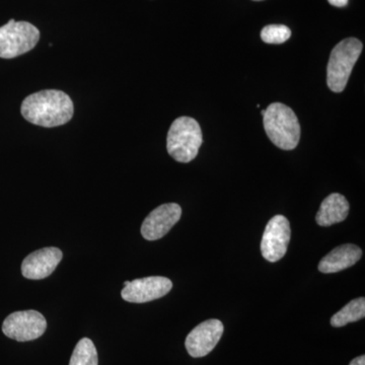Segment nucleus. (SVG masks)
I'll return each instance as SVG.
<instances>
[{
    "mask_svg": "<svg viewBox=\"0 0 365 365\" xmlns=\"http://www.w3.org/2000/svg\"><path fill=\"white\" fill-rule=\"evenodd\" d=\"M21 113L30 123L53 128L71 121L74 106L64 91L45 90L28 96L21 104Z\"/></svg>",
    "mask_w": 365,
    "mask_h": 365,
    "instance_id": "nucleus-1",
    "label": "nucleus"
},
{
    "mask_svg": "<svg viewBox=\"0 0 365 365\" xmlns=\"http://www.w3.org/2000/svg\"><path fill=\"white\" fill-rule=\"evenodd\" d=\"M264 129L274 145L283 150L297 148L300 139V124L292 108L282 103L269 105L263 115Z\"/></svg>",
    "mask_w": 365,
    "mask_h": 365,
    "instance_id": "nucleus-2",
    "label": "nucleus"
},
{
    "mask_svg": "<svg viewBox=\"0 0 365 365\" xmlns=\"http://www.w3.org/2000/svg\"><path fill=\"white\" fill-rule=\"evenodd\" d=\"M203 143L200 125L191 117H180L173 122L167 137V150L177 162H192Z\"/></svg>",
    "mask_w": 365,
    "mask_h": 365,
    "instance_id": "nucleus-3",
    "label": "nucleus"
},
{
    "mask_svg": "<svg viewBox=\"0 0 365 365\" xmlns=\"http://www.w3.org/2000/svg\"><path fill=\"white\" fill-rule=\"evenodd\" d=\"M362 48L361 41L356 38H347L333 48L327 66V85L334 93L345 90Z\"/></svg>",
    "mask_w": 365,
    "mask_h": 365,
    "instance_id": "nucleus-4",
    "label": "nucleus"
},
{
    "mask_svg": "<svg viewBox=\"0 0 365 365\" xmlns=\"http://www.w3.org/2000/svg\"><path fill=\"white\" fill-rule=\"evenodd\" d=\"M40 32L28 21L11 20L0 28V58L13 59L35 48Z\"/></svg>",
    "mask_w": 365,
    "mask_h": 365,
    "instance_id": "nucleus-5",
    "label": "nucleus"
},
{
    "mask_svg": "<svg viewBox=\"0 0 365 365\" xmlns=\"http://www.w3.org/2000/svg\"><path fill=\"white\" fill-rule=\"evenodd\" d=\"M47 329V321L39 312L21 311L9 314L2 324V332L6 337L26 342L40 338Z\"/></svg>",
    "mask_w": 365,
    "mask_h": 365,
    "instance_id": "nucleus-6",
    "label": "nucleus"
},
{
    "mask_svg": "<svg viewBox=\"0 0 365 365\" xmlns=\"http://www.w3.org/2000/svg\"><path fill=\"white\" fill-rule=\"evenodd\" d=\"M290 225L285 216L275 215L266 225L261 242L262 256L269 262L281 260L290 241Z\"/></svg>",
    "mask_w": 365,
    "mask_h": 365,
    "instance_id": "nucleus-7",
    "label": "nucleus"
},
{
    "mask_svg": "<svg viewBox=\"0 0 365 365\" xmlns=\"http://www.w3.org/2000/svg\"><path fill=\"white\" fill-rule=\"evenodd\" d=\"M225 327L220 319H211L195 327L187 336V351L194 359L206 356L220 342Z\"/></svg>",
    "mask_w": 365,
    "mask_h": 365,
    "instance_id": "nucleus-8",
    "label": "nucleus"
},
{
    "mask_svg": "<svg viewBox=\"0 0 365 365\" xmlns=\"http://www.w3.org/2000/svg\"><path fill=\"white\" fill-rule=\"evenodd\" d=\"M173 288L172 281L162 276H150L130 281L121 292L122 299L133 304H144L160 299L169 294Z\"/></svg>",
    "mask_w": 365,
    "mask_h": 365,
    "instance_id": "nucleus-9",
    "label": "nucleus"
},
{
    "mask_svg": "<svg viewBox=\"0 0 365 365\" xmlns=\"http://www.w3.org/2000/svg\"><path fill=\"white\" fill-rule=\"evenodd\" d=\"M182 215V208L177 203H167L151 211L141 225V235L148 241L162 239Z\"/></svg>",
    "mask_w": 365,
    "mask_h": 365,
    "instance_id": "nucleus-10",
    "label": "nucleus"
},
{
    "mask_svg": "<svg viewBox=\"0 0 365 365\" xmlns=\"http://www.w3.org/2000/svg\"><path fill=\"white\" fill-rule=\"evenodd\" d=\"M63 254L57 248H44L33 252L21 264V273L26 279H44L54 272Z\"/></svg>",
    "mask_w": 365,
    "mask_h": 365,
    "instance_id": "nucleus-11",
    "label": "nucleus"
},
{
    "mask_svg": "<svg viewBox=\"0 0 365 365\" xmlns=\"http://www.w3.org/2000/svg\"><path fill=\"white\" fill-rule=\"evenodd\" d=\"M361 256L362 251L359 247L352 244L342 245L322 259L319 270L327 274L340 272L356 264Z\"/></svg>",
    "mask_w": 365,
    "mask_h": 365,
    "instance_id": "nucleus-12",
    "label": "nucleus"
},
{
    "mask_svg": "<svg viewBox=\"0 0 365 365\" xmlns=\"http://www.w3.org/2000/svg\"><path fill=\"white\" fill-rule=\"evenodd\" d=\"M350 205L347 199L339 193H333L327 197L321 204L316 216L319 227H331L344 222L349 213Z\"/></svg>",
    "mask_w": 365,
    "mask_h": 365,
    "instance_id": "nucleus-13",
    "label": "nucleus"
},
{
    "mask_svg": "<svg viewBox=\"0 0 365 365\" xmlns=\"http://www.w3.org/2000/svg\"><path fill=\"white\" fill-rule=\"evenodd\" d=\"M365 316L364 297L353 299L349 304H346L337 314H334L331 319V325L335 328H341L349 323L360 321Z\"/></svg>",
    "mask_w": 365,
    "mask_h": 365,
    "instance_id": "nucleus-14",
    "label": "nucleus"
},
{
    "mask_svg": "<svg viewBox=\"0 0 365 365\" xmlns=\"http://www.w3.org/2000/svg\"><path fill=\"white\" fill-rule=\"evenodd\" d=\"M98 357L97 348L93 341L83 338L72 353L69 365H98Z\"/></svg>",
    "mask_w": 365,
    "mask_h": 365,
    "instance_id": "nucleus-15",
    "label": "nucleus"
},
{
    "mask_svg": "<svg viewBox=\"0 0 365 365\" xmlns=\"http://www.w3.org/2000/svg\"><path fill=\"white\" fill-rule=\"evenodd\" d=\"M292 37V31L284 25H269L264 26L261 39L267 44H282Z\"/></svg>",
    "mask_w": 365,
    "mask_h": 365,
    "instance_id": "nucleus-16",
    "label": "nucleus"
},
{
    "mask_svg": "<svg viewBox=\"0 0 365 365\" xmlns=\"http://www.w3.org/2000/svg\"><path fill=\"white\" fill-rule=\"evenodd\" d=\"M328 1L331 6L336 7H344L347 6L348 1H349V0H328Z\"/></svg>",
    "mask_w": 365,
    "mask_h": 365,
    "instance_id": "nucleus-17",
    "label": "nucleus"
},
{
    "mask_svg": "<svg viewBox=\"0 0 365 365\" xmlns=\"http://www.w3.org/2000/svg\"><path fill=\"white\" fill-rule=\"evenodd\" d=\"M349 365H365V356L364 355H361V356L356 357V359H353L351 362H350Z\"/></svg>",
    "mask_w": 365,
    "mask_h": 365,
    "instance_id": "nucleus-18",
    "label": "nucleus"
},
{
    "mask_svg": "<svg viewBox=\"0 0 365 365\" xmlns=\"http://www.w3.org/2000/svg\"><path fill=\"white\" fill-rule=\"evenodd\" d=\"M129 283H130V281H125L124 282V287H127V285L129 284Z\"/></svg>",
    "mask_w": 365,
    "mask_h": 365,
    "instance_id": "nucleus-19",
    "label": "nucleus"
},
{
    "mask_svg": "<svg viewBox=\"0 0 365 365\" xmlns=\"http://www.w3.org/2000/svg\"><path fill=\"white\" fill-rule=\"evenodd\" d=\"M255 1H262V0H255Z\"/></svg>",
    "mask_w": 365,
    "mask_h": 365,
    "instance_id": "nucleus-20",
    "label": "nucleus"
}]
</instances>
